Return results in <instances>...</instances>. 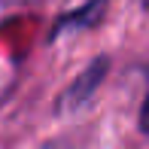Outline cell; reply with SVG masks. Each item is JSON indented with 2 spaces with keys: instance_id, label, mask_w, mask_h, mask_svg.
I'll use <instances>...</instances> for the list:
<instances>
[{
  "instance_id": "1",
  "label": "cell",
  "mask_w": 149,
  "mask_h": 149,
  "mask_svg": "<svg viewBox=\"0 0 149 149\" xmlns=\"http://www.w3.org/2000/svg\"><path fill=\"white\" fill-rule=\"evenodd\" d=\"M107 70H110V58H94L58 97V113H79L82 107L91 104L94 91L100 88V82L107 79Z\"/></svg>"
},
{
  "instance_id": "2",
  "label": "cell",
  "mask_w": 149,
  "mask_h": 149,
  "mask_svg": "<svg viewBox=\"0 0 149 149\" xmlns=\"http://www.w3.org/2000/svg\"><path fill=\"white\" fill-rule=\"evenodd\" d=\"M104 15H107V0H88V3H82L79 9L64 12L55 22L49 40H58L61 33H67V31H91V28H97V24L104 22Z\"/></svg>"
},
{
  "instance_id": "3",
  "label": "cell",
  "mask_w": 149,
  "mask_h": 149,
  "mask_svg": "<svg viewBox=\"0 0 149 149\" xmlns=\"http://www.w3.org/2000/svg\"><path fill=\"white\" fill-rule=\"evenodd\" d=\"M140 131L149 134V91H146V97H143V107H140Z\"/></svg>"
}]
</instances>
